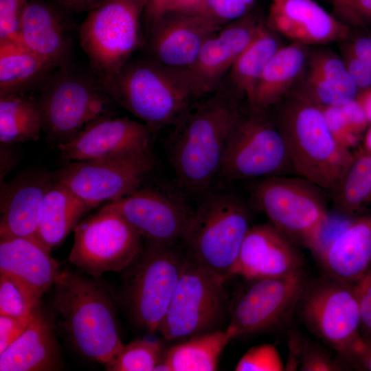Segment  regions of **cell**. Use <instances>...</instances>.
Instances as JSON below:
<instances>
[{
    "instance_id": "6da1fadb",
    "label": "cell",
    "mask_w": 371,
    "mask_h": 371,
    "mask_svg": "<svg viewBox=\"0 0 371 371\" xmlns=\"http://www.w3.org/2000/svg\"><path fill=\"white\" fill-rule=\"evenodd\" d=\"M53 286L46 309L58 336L80 356L106 364L124 346L107 286L100 278L67 270Z\"/></svg>"
},
{
    "instance_id": "7a4b0ae2",
    "label": "cell",
    "mask_w": 371,
    "mask_h": 371,
    "mask_svg": "<svg viewBox=\"0 0 371 371\" xmlns=\"http://www.w3.org/2000/svg\"><path fill=\"white\" fill-rule=\"evenodd\" d=\"M236 93L220 87L174 124L169 157L178 186L206 190L218 175L231 135L242 115Z\"/></svg>"
},
{
    "instance_id": "3957f363",
    "label": "cell",
    "mask_w": 371,
    "mask_h": 371,
    "mask_svg": "<svg viewBox=\"0 0 371 371\" xmlns=\"http://www.w3.org/2000/svg\"><path fill=\"white\" fill-rule=\"evenodd\" d=\"M273 115L295 175L332 193L350 165L354 152L332 135L322 107L302 88L292 89Z\"/></svg>"
},
{
    "instance_id": "277c9868",
    "label": "cell",
    "mask_w": 371,
    "mask_h": 371,
    "mask_svg": "<svg viewBox=\"0 0 371 371\" xmlns=\"http://www.w3.org/2000/svg\"><path fill=\"white\" fill-rule=\"evenodd\" d=\"M114 103L156 131L175 124L200 97L188 68L153 59L128 62L116 74L100 80Z\"/></svg>"
},
{
    "instance_id": "5b68a950",
    "label": "cell",
    "mask_w": 371,
    "mask_h": 371,
    "mask_svg": "<svg viewBox=\"0 0 371 371\" xmlns=\"http://www.w3.org/2000/svg\"><path fill=\"white\" fill-rule=\"evenodd\" d=\"M133 261L122 272L120 300L130 320L140 329L157 332L186 260L181 243L145 240Z\"/></svg>"
},
{
    "instance_id": "8992f818",
    "label": "cell",
    "mask_w": 371,
    "mask_h": 371,
    "mask_svg": "<svg viewBox=\"0 0 371 371\" xmlns=\"http://www.w3.org/2000/svg\"><path fill=\"white\" fill-rule=\"evenodd\" d=\"M325 190L300 176L262 178L252 188L254 203L295 245L314 254L322 246L330 222Z\"/></svg>"
},
{
    "instance_id": "52a82bcc",
    "label": "cell",
    "mask_w": 371,
    "mask_h": 371,
    "mask_svg": "<svg viewBox=\"0 0 371 371\" xmlns=\"http://www.w3.org/2000/svg\"><path fill=\"white\" fill-rule=\"evenodd\" d=\"M251 226L245 202L229 192H211L201 201L181 240L186 252L226 280Z\"/></svg>"
},
{
    "instance_id": "ba28073f",
    "label": "cell",
    "mask_w": 371,
    "mask_h": 371,
    "mask_svg": "<svg viewBox=\"0 0 371 371\" xmlns=\"http://www.w3.org/2000/svg\"><path fill=\"white\" fill-rule=\"evenodd\" d=\"M36 100L43 131L58 144L74 137L91 122L109 115L114 103L90 69H80L71 63L52 73Z\"/></svg>"
},
{
    "instance_id": "9c48e42d",
    "label": "cell",
    "mask_w": 371,
    "mask_h": 371,
    "mask_svg": "<svg viewBox=\"0 0 371 371\" xmlns=\"http://www.w3.org/2000/svg\"><path fill=\"white\" fill-rule=\"evenodd\" d=\"M227 280L186 253L183 270L157 332L179 342L222 329L229 314Z\"/></svg>"
},
{
    "instance_id": "30bf717a",
    "label": "cell",
    "mask_w": 371,
    "mask_h": 371,
    "mask_svg": "<svg viewBox=\"0 0 371 371\" xmlns=\"http://www.w3.org/2000/svg\"><path fill=\"white\" fill-rule=\"evenodd\" d=\"M297 307L306 326L354 366L365 341L355 284L328 276L305 284Z\"/></svg>"
},
{
    "instance_id": "8fae6325",
    "label": "cell",
    "mask_w": 371,
    "mask_h": 371,
    "mask_svg": "<svg viewBox=\"0 0 371 371\" xmlns=\"http://www.w3.org/2000/svg\"><path fill=\"white\" fill-rule=\"evenodd\" d=\"M142 10L134 0H106L89 10L79 40L90 69L100 80L116 74L139 47Z\"/></svg>"
},
{
    "instance_id": "7c38bea8",
    "label": "cell",
    "mask_w": 371,
    "mask_h": 371,
    "mask_svg": "<svg viewBox=\"0 0 371 371\" xmlns=\"http://www.w3.org/2000/svg\"><path fill=\"white\" fill-rule=\"evenodd\" d=\"M249 109L231 135L218 175L236 181L295 174L273 115Z\"/></svg>"
},
{
    "instance_id": "4fadbf2b",
    "label": "cell",
    "mask_w": 371,
    "mask_h": 371,
    "mask_svg": "<svg viewBox=\"0 0 371 371\" xmlns=\"http://www.w3.org/2000/svg\"><path fill=\"white\" fill-rule=\"evenodd\" d=\"M74 231L69 260L93 277L122 272L143 245L142 236L120 214L104 206L79 223Z\"/></svg>"
},
{
    "instance_id": "5bb4252c",
    "label": "cell",
    "mask_w": 371,
    "mask_h": 371,
    "mask_svg": "<svg viewBox=\"0 0 371 371\" xmlns=\"http://www.w3.org/2000/svg\"><path fill=\"white\" fill-rule=\"evenodd\" d=\"M155 165L148 150L106 159L71 161L58 170L54 179L95 208L141 188Z\"/></svg>"
},
{
    "instance_id": "9a60e30c",
    "label": "cell",
    "mask_w": 371,
    "mask_h": 371,
    "mask_svg": "<svg viewBox=\"0 0 371 371\" xmlns=\"http://www.w3.org/2000/svg\"><path fill=\"white\" fill-rule=\"evenodd\" d=\"M251 281L229 307L227 326L236 337L269 331L281 324L297 307L305 286L301 271Z\"/></svg>"
},
{
    "instance_id": "2e32d148",
    "label": "cell",
    "mask_w": 371,
    "mask_h": 371,
    "mask_svg": "<svg viewBox=\"0 0 371 371\" xmlns=\"http://www.w3.org/2000/svg\"><path fill=\"white\" fill-rule=\"evenodd\" d=\"M105 207L120 214L146 240L181 243L194 211L179 196L139 188Z\"/></svg>"
},
{
    "instance_id": "e0dca14e",
    "label": "cell",
    "mask_w": 371,
    "mask_h": 371,
    "mask_svg": "<svg viewBox=\"0 0 371 371\" xmlns=\"http://www.w3.org/2000/svg\"><path fill=\"white\" fill-rule=\"evenodd\" d=\"M151 133L142 122L106 115L87 124L58 148L69 162L115 158L150 150Z\"/></svg>"
},
{
    "instance_id": "ac0fdd59",
    "label": "cell",
    "mask_w": 371,
    "mask_h": 371,
    "mask_svg": "<svg viewBox=\"0 0 371 371\" xmlns=\"http://www.w3.org/2000/svg\"><path fill=\"white\" fill-rule=\"evenodd\" d=\"M222 27L203 14L167 12L150 27L152 59L172 67L188 68L205 41Z\"/></svg>"
},
{
    "instance_id": "d6986e66",
    "label": "cell",
    "mask_w": 371,
    "mask_h": 371,
    "mask_svg": "<svg viewBox=\"0 0 371 371\" xmlns=\"http://www.w3.org/2000/svg\"><path fill=\"white\" fill-rule=\"evenodd\" d=\"M302 259L295 245L271 223L251 225L231 276L247 280L284 276L301 271Z\"/></svg>"
},
{
    "instance_id": "ffe728a7",
    "label": "cell",
    "mask_w": 371,
    "mask_h": 371,
    "mask_svg": "<svg viewBox=\"0 0 371 371\" xmlns=\"http://www.w3.org/2000/svg\"><path fill=\"white\" fill-rule=\"evenodd\" d=\"M54 182L52 173L31 169L1 184L0 238L23 237L37 240L43 201Z\"/></svg>"
},
{
    "instance_id": "44dd1931",
    "label": "cell",
    "mask_w": 371,
    "mask_h": 371,
    "mask_svg": "<svg viewBox=\"0 0 371 371\" xmlns=\"http://www.w3.org/2000/svg\"><path fill=\"white\" fill-rule=\"evenodd\" d=\"M260 22L254 15L223 25L203 44L188 69L201 96L216 91L233 64L254 38Z\"/></svg>"
},
{
    "instance_id": "7402d4cb",
    "label": "cell",
    "mask_w": 371,
    "mask_h": 371,
    "mask_svg": "<svg viewBox=\"0 0 371 371\" xmlns=\"http://www.w3.org/2000/svg\"><path fill=\"white\" fill-rule=\"evenodd\" d=\"M269 27L305 45L346 41L350 29L314 0H272Z\"/></svg>"
},
{
    "instance_id": "603a6c76",
    "label": "cell",
    "mask_w": 371,
    "mask_h": 371,
    "mask_svg": "<svg viewBox=\"0 0 371 371\" xmlns=\"http://www.w3.org/2000/svg\"><path fill=\"white\" fill-rule=\"evenodd\" d=\"M60 272L50 251L38 240L0 238V273L12 280L34 302L42 301Z\"/></svg>"
},
{
    "instance_id": "cb8c5ba5",
    "label": "cell",
    "mask_w": 371,
    "mask_h": 371,
    "mask_svg": "<svg viewBox=\"0 0 371 371\" xmlns=\"http://www.w3.org/2000/svg\"><path fill=\"white\" fill-rule=\"evenodd\" d=\"M65 9L43 0H31L23 14L20 36L27 48L57 68L71 63L73 36Z\"/></svg>"
},
{
    "instance_id": "d4e9b609",
    "label": "cell",
    "mask_w": 371,
    "mask_h": 371,
    "mask_svg": "<svg viewBox=\"0 0 371 371\" xmlns=\"http://www.w3.org/2000/svg\"><path fill=\"white\" fill-rule=\"evenodd\" d=\"M315 255L328 277L355 284L371 267V213L351 218Z\"/></svg>"
},
{
    "instance_id": "484cf974",
    "label": "cell",
    "mask_w": 371,
    "mask_h": 371,
    "mask_svg": "<svg viewBox=\"0 0 371 371\" xmlns=\"http://www.w3.org/2000/svg\"><path fill=\"white\" fill-rule=\"evenodd\" d=\"M63 368L58 335L41 301L23 334L0 353V370L56 371Z\"/></svg>"
},
{
    "instance_id": "4316f807",
    "label": "cell",
    "mask_w": 371,
    "mask_h": 371,
    "mask_svg": "<svg viewBox=\"0 0 371 371\" xmlns=\"http://www.w3.org/2000/svg\"><path fill=\"white\" fill-rule=\"evenodd\" d=\"M302 89L318 105L342 106L359 93L342 59L333 52L320 50L309 55Z\"/></svg>"
},
{
    "instance_id": "83f0119b",
    "label": "cell",
    "mask_w": 371,
    "mask_h": 371,
    "mask_svg": "<svg viewBox=\"0 0 371 371\" xmlns=\"http://www.w3.org/2000/svg\"><path fill=\"white\" fill-rule=\"evenodd\" d=\"M308 58L307 45L299 43L279 49L262 71L249 107L269 109L278 104L293 89Z\"/></svg>"
},
{
    "instance_id": "f1b7e54d",
    "label": "cell",
    "mask_w": 371,
    "mask_h": 371,
    "mask_svg": "<svg viewBox=\"0 0 371 371\" xmlns=\"http://www.w3.org/2000/svg\"><path fill=\"white\" fill-rule=\"evenodd\" d=\"M56 69L23 43H0V96L40 89Z\"/></svg>"
},
{
    "instance_id": "f546056e",
    "label": "cell",
    "mask_w": 371,
    "mask_h": 371,
    "mask_svg": "<svg viewBox=\"0 0 371 371\" xmlns=\"http://www.w3.org/2000/svg\"><path fill=\"white\" fill-rule=\"evenodd\" d=\"M92 209L65 186L54 181L43 201L37 240L51 251L64 242L80 218Z\"/></svg>"
},
{
    "instance_id": "4dcf8cb0",
    "label": "cell",
    "mask_w": 371,
    "mask_h": 371,
    "mask_svg": "<svg viewBox=\"0 0 371 371\" xmlns=\"http://www.w3.org/2000/svg\"><path fill=\"white\" fill-rule=\"evenodd\" d=\"M234 338L228 326L199 334L165 350L162 361L170 371H214L223 350Z\"/></svg>"
},
{
    "instance_id": "1f68e13d",
    "label": "cell",
    "mask_w": 371,
    "mask_h": 371,
    "mask_svg": "<svg viewBox=\"0 0 371 371\" xmlns=\"http://www.w3.org/2000/svg\"><path fill=\"white\" fill-rule=\"evenodd\" d=\"M282 46L277 32L260 23L254 38L227 74L231 89L245 96L250 104L262 71Z\"/></svg>"
},
{
    "instance_id": "d6a6232c",
    "label": "cell",
    "mask_w": 371,
    "mask_h": 371,
    "mask_svg": "<svg viewBox=\"0 0 371 371\" xmlns=\"http://www.w3.org/2000/svg\"><path fill=\"white\" fill-rule=\"evenodd\" d=\"M333 210L353 218L371 205V153L359 148L336 189L330 193Z\"/></svg>"
},
{
    "instance_id": "836d02e7",
    "label": "cell",
    "mask_w": 371,
    "mask_h": 371,
    "mask_svg": "<svg viewBox=\"0 0 371 371\" xmlns=\"http://www.w3.org/2000/svg\"><path fill=\"white\" fill-rule=\"evenodd\" d=\"M43 130L36 99L25 95L0 96V144L36 141Z\"/></svg>"
},
{
    "instance_id": "e575fe53",
    "label": "cell",
    "mask_w": 371,
    "mask_h": 371,
    "mask_svg": "<svg viewBox=\"0 0 371 371\" xmlns=\"http://www.w3.org/2000/svg\"><path fill=\"white\" fill-rule=\"evenodd\" d=\"M164 349L158 341L140 339L124 344L106 364L108 371H154L162 360Z\"/></svg>"
},
{
    "instance_id": "d590c367",
    "label": "cell",
    "mask_w": 371,
    "mask_h": 371,
    "mask_svg": "<svg viewBox=\"0 0 371 371\" xmlns=\"http://www.w3.org/2000/svg\"><path fill=\"white\" fill-rule=\"evenodd\" d=\"M289 357L285 370L336 371L345 370L343 363L331 357L322 348L308 341L290 336Z\"/></svg>"
},
{
    "instance_id": "8d00e7d4",
    "label": "cell",
    "mask_w": 371,
    "mask_h": 371,
    "mask_svg": "<svg viewBox=\"0 0 371 371\" xmlns=\"http://www.w3.org/2000/svg\"><path fill=\"white\" fill-rule=\"evenodd\" d=\"M236 371H282L285 366L273 344H262L248 349L234 368Z\"/></svg>"
},
{
    "instance_id": "74e56055",
    "label": "cell",
    "mask_w": 371,
    "mask_h": 371,
    "mask_svg": "<svg viewBox=\"0 0 371 371\" xmlns=\"http://www.w3.org/2000/svg\"><path fill=\"white\" fill-rule=\"evenodd\" d=\"M40 302H34L12 280L0 273V315H24Z\"/></svg>"
},
{
    "instance_id": "f35d334b",
    "label": "cell",
    "mask_w": 371,
    "mask_h": 371,
    "mask_svg": "<svg viewBox=\"0 0 371 371\" xmlns=\"http://www.w3.org/2000/svg\"><path fill=\"white\" fill-rule=\"evenodd\" d=\"M28 0H0V43H22L20 29Z\"/></svg>"
},
{
    "instance_id": "ab89813d",
    "label": "cell",
    "mask_w": 371,
    "mask_h": 371,
    "mask_svg": "<svg viewBox=\"0 0 371 371\" xmlns=\"http://www.w3.org/2000/svg\"><path fill=\"white\" fill-rule=\"evenodd\" d=\"M249 8L241 0H203L200 14L223 26L246 15Z\"/></svg>"
},
{
    "instance_id": "60d3db41",
    "label": "cell",
    "mask_w": 371,
    "mask_h": 371,
    "mask_svg": "<svg viewBox=\"0 0 371 371\" xmlns=\"http://www.w3.org/2000/svg\"><path fill=\"white\" fill-rule=\"evenodd\" d=\"M328 126L337 142L351 150L359 147L362 137L357 135L345 119L340 106L322 108Z\"/></svg>"
},
{
    "instance_id": "b9f144b4",
    "label": "cell",
    "mask_w": 371,
    "mask_h": 371,
    "mask_svg": "<svg viewBox=\"0 0 371 371\" xmlns=\"http://www.w3.org/2000/svg\"><path fill=\"white\" fill-rule=\"evenodd\" d=\"M36 306L30 313L21 316L0 315V353L23 334Z\"/></svg>"
},
{
    "instance_id": "7bdbcfd3",
    "label": "cell",
    "mask_w": 371,
    "mask_h": 371,
    "mask_svg": "<svg viewBox=\"0 0 371 371\" xmlns=\"http://www.w3.org/2000/svg\"><path fill=\"white\" fill-rule=\"evenodd\" d=\"M342 59L359 92L371 89V67L354 54L346 44L342 47Z\"/></svg>"
},
{
    "instance_id": "ee69618b",
    "label": "cell",
    "mask_w": 371,
    "mask_h": 371,
    "mask_svg": "<svg viewBox=\"0 0 371 371\" xmlns=\"http://www.w3.org/2000/svg\"><path fill=\"white\" fill-rule=\"evenodd\" d=\"M361 319L363 337L371 341V275L367 273L355 284Z\"/></svg>"
},
{
    "instance_id": "f6af8a7d",
    "label": "cell",
    "mask_w": 371,
    "mask_h": 371,
    "mask_svg": "<svg viewBox=\"0 0 371 371\" xmlns=\"http://www.w3.org/2000/svg\"><path fill=\"white\" fill-rule=\"evenodd\" d=\"M345 44L354 54L371 67V34L355 36Z\"/></svg>"
},
{
    "instance_id": "bcb514c9",
    "label": "cell",
    "mask_w": 371,
    "mask_h": 371,
    "mask_svg": "<svg viewBox=\"0 0 371 371\" xmlns=\"http://www.w3.org/2000/svg\"><path fill=\"white\" fill-rule=\"evenodd\" d=\"M14 145L0 144V181L3 183L5 177L17 164L19 156L13 148Z\"/></svg>"
},
{
    "instance_id": "7dc6e473",
    "label": "cell",
    "mask_w": 371,
    "mask_h": 371,
    "mask_svg": "<svg viewBox=\"0 0 371 371\" xmlns=\"http://www.w3.org/2000/svg\"><path fill=\"white\" fill-rule=\"evenodd\" d=\"M169 0H150L144 8L145 19L150 27L167 12Z\"/></svg>"
},
{
    "instance_id": "c3c4849f",
    "label": "cell",
    "mask_w": 371,
    "mask_h": 371,
    "mask_svg": "<svg viewBox=\"0 0 371 371\" xmlns=\"http://www.w3.org/2000/svg\"><path fill=\"white\" fill-rule=\"evenodd\" d=\"M203 0H169L167 12L200 14Z\"/></svg>"
},
{
    "instance_id": "681fc988",
    "label": "cell",
    "mask_w": 371,
    "mask_h": 371,
    "mask_svg": "<svg viewBox=\"0 0 371 371\" xmlns=\"http://www.w3.org/2000/svg\"><path fill=\"white\" fill-rule=\"evenodd\" d=\"M352 12L355 25H361L366 21H371V0H352Z\"/></svg>"
},
{
    "instance_id": "f907efd6",
    "label": "cell",
    "mask_w": 371,
    "mask_h": 371,
    "mask_svg": "<svg viewBox=\"0 0 371 371\" xmlns=\"http://www.w3.org/2000/svg\"><path fill=\"white\" fill-rule=\"evenodd\" d=\"M68 12L90 10L106 0H57Z\"/></svg>"
},
{
    "instance_id": "816d5d0a",
    "label": "cell",
    "mask_w": 371,
    "mask_h": 371,
    "mask_svg": "<svg viewBox=\"0 0 371 371\" xmlns=\"http://www.w3.org/2000/svg\"><path fill=\"white\" fill-rule=\"evenodd\" d=\"M355 368L371 371V341L365 339L363 346L359 352L355 361Z\"/></svg>"
},
{
    "instance_id": "f5cc1de1",
    "label": "cell",
    "mask_w": 371,
    "mask_h": 371,
    "mask_svg": "<svg viewBox=\"0 0 371 371\" xmlns=\"http://www.w3.org/2000/svg\"><path fill=\"white\" fill-rule=\"evenodd\" d=\"M335 10L346 20L355 24L352 12V0H333Z\"/></svg>"
},
{
    "instance_id": "db71d44e",
    "label": "cell",
    "mask_w": 371,
    "mask_h": 371,
    "mask_svg": "<svg viewBox=\"0 0 371 371\" xmlns=\"http://www.w3.org/2000/svg\"><path fill=\"white\" fill-rule=\"evenodd\" d=\"M357 100L363 109L371 124V89L364 92L359 93Z\"/></svg>"
},
{
    "instance_id": "11a10c76",
    "label": "cell",
    "mask_w": 371,
    "mask_h": 371,
    "mask_svg": "<svg viewBox=\"0 0 371 371\" xmlns=\"http://www.w3.org/2000/svg\"><path fill=\"white\" fill-rule=\"evenodd\" d=\"M359 148L363 151L371 153V124L366 130Z\"/></svg>"
},
{
    "instance_id": "9f6ffc18",
    "label": "cell",
    "mask_w": 371,
    "mask_h": 371,
    "mask_svg": "<svg viewBox=\"0 0 371 371\" xmlns=\"http://www.w3.org/2000/svg\"><path fill=\"white\" fill-rule=\"evenodd\" d=\"M143 10L148 4L150 0H134Z\"/></svg>"
},
{
    "instance_id": "6f0895ef",
    "label": "cell",
    "mask_w": 371,
    "mask_h": 371,
    "mask_svg": "<svg viewBox=\"0 0 371 371\" xmlns=\"http://www.w3.org/2000/svg\"><path fill=\"white\" fill-rule=\"evenodd\" d=\"M244 3H245L249 7H251V5L254 3L255 0H241Z\"/></svg>"
},
{
    "instance_id": "680465c9",
    "label": "cell",
    "mask_w": 371,
    "mask_h": 371,
    "mask_svg": "<svg viewBox=\"0 0 371 371\" xmlns=\"http://www.w3.org/2000/svg\"><path fill=\"white\" fill-rule=\"evenodd\" d=\"M368 273H369V274H370V275H371V267H370V269H369V271H368Z\"/></svg>"
}]
</instances>
